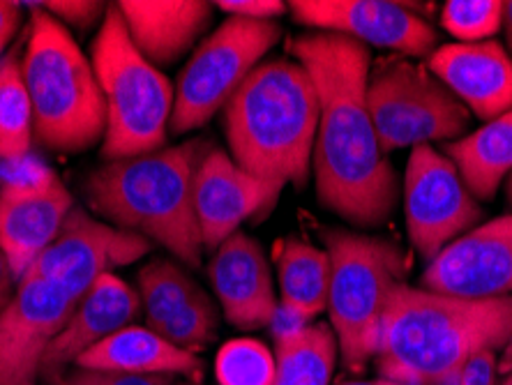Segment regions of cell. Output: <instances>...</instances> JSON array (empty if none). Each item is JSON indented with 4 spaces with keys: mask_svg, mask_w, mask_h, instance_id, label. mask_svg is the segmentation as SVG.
Wrapping results in <instances>:
<instances>
[{
    "mask_svg": "<svg viewBox=\"0 0 512 385\" xmlns=\"http://www.w3.org/2000/svg\"><path fill=\"white\" fill-rule=\"evenodd\" d=\"M289 51L319 95L312 166L321 206L360 229L386 224L397 208L399 180L367 107L370 49L344 35L307 33L291 40Z\"/></svg>",
    "mask_w": 512,
    "mask_h": 385,
    "instance_id": "1",
    "label": "cell"
},
{
    "mask_svg": "<svg viewBox=\"0 0 512 385\" xmlns=\"http://www.w3.org/2000/svg\"><path fill=\"white\" fill-rule=\"evenodd\" d=\"M512 337V296L453 298L397 286L381 323L376 369L402 385H455L480 351L506 349Z\"/></svg>",
    "mask_w": 512,
    "mask_h": 385,
    "instance_id": "2",
    "label": "cell"
},
{
    "mask_svg": "<svg viewBox=\"0 0 512 385\" xmlns=\"http://www.w3.org/2000/svg\"><path fill=\"white\" fill-rule=\"evenodd\" d=\"M319 95L298 60L273 58L243 81L224 107V130L240 169L268 183L310 180Z\"/></svg>",
    "mask_w": 512,
    "mask_h": 385,
    "instance_id": "3",
    "label": "cell"
},
{
    "mask_svg": "<svg viewBox=\"0 0 512 385\" xmlns=\"http://www.w3.org/2000/svg\"><path fill=\"white\" fill-rule=\"evenodd\" d=\"M210 150L206 141H187L102 164L86 183L88 203L118 229L155 240L185 266L199 268L206 247L194 206V183Z\"/></svg>",
    "mask_w": 512,
    "mask_h": 385,
    "instance_id": "4",
    "label": "cell"
},
{
    "mask_svg": "<svg viewBox=\"0 0 512 385\" xmlns=\"http://www.w3.org/2000/svg\"><path fill=\"white\" fill-rule=\"evenodd\" d=\"M33 7L21 72L33 107V137L56 153H84L104 141L107 102L93 60L67 26Z\"/></svg>",
    "mask_w": 512,
    "mask_h": 385,
    "instance_id": "5",
    "label": "cell"
},
{
    "mask_svg": "<svg viewBox=\"0 0 512 385\" xmlns=\"http://www.w3.org/2000/svg\"><path fill=\"white\" fill-rule=\"evenodd\" d=\"M93 67L107 102V132L102 141L107 162L162 150L176 88L134 47L116 5L104 12L93 42Z\"/></svg>",
    "mask_w": 512,
    "mask_h": 385,
    "instance_id": "6",
    "label": "cell"
},
{
    "mask_svg": "<svg viewBox=\"0 0 512 385\" xmlns=\"http://www.w3.org/2000/svg\"><path fill=\"white\" fill-rule=\"evenodd\" d=\"M330 259L328 314L349 372H363L376 358L388 300L406 284V254L395 240L323 229Z\"/></svg>",
    "mask_w": 512,
    "mask_h": 385,
    "instance_id": "7",
    "label": "cell"
},
{
    "mask_svg": "<svg viewBox=\"0 0 512 385\" xmlns=\"http://www.w3.org/2000/svg\"><path fill=\"white\" fill-rule=\"evenodd\" d=\"M367 107L383 155L399 148L457 139L471 113L441 79L404 56L381 58L367 79Z\"/></svg>",
    "mask_w": 512,
    "mask_h": 385,
    "instance_id": "8",
    "label": "cell"
},
{
    "mask_svg": "<svg viewBox=\"0 0 512 385\" xmlns=\"http://www.w3.org/2000/svg\"><path fill=\"white\" fill-rule=\"evenodd\" d=\"M277 21L231 17L203 40L176 83L171 132L199 130L227 107L231 95L261 65L263 56L280 42Z\"/></svg>",
    "mask_w": 512,
    "mask_h": 385,
    "instance_id": "9",
    "label": "cell"
},
{
    "mask_svg": "<svg viewBox=\"0 0 512 385\" xmlns=\"http://www.w3.org/2000/svg\"><path fill=\"white\" fill-rule=\"evenodd\" d=\"M406 231L423 259L469 233L480 222L476 196L469 192L457 166L434 146L423 143L409 155L404 173Z\"/></svg>",
    "mask_w": 512,
    "mask_h": 385,
    "instance_id": "10",
    "label": "cell"
},
{
    "mask_svg": "<svg viewBox=\"0 0 512 385\" xmlns=\"http://www.w3.org/2000/svg\"><path fill=\"white\" fill-rule=\"evenodd\" d=\"M150 252V240L134 231L95 220L84 208H72L65 224L26 277L47 279L58 284L79 303L93 284L116 268L130 266Z\"/></svg>",
    "mask_w": 512,
    "mask_h": 385,
    "instance_id": "11",
    "label": "cell"
},
{
    "mask_svg": "<svg viewBox=\"0 0 512 385\" xmlns=\"http://www.w3.org/2000/svg\"><path fill=\"white\" fill-rule=\"evenodd\" d=\"M77 300L47 279L24 277L0 312V385H40L44 353Z\"/></svg>",
    "mask_w": 512,
    "mask_h": 385,
    "instance_id": "12",
    "label": "cell"
},
{
    "mask_svg": "<svg viewBox=\"0 0 512 385\" xmlns=\"http://www.w3.org/2000/svg\"><path fill=\"white\" fill-rule=\"evenodd\" d=\"M298 24L316 33L351 37L365 47L395 56H432L436 30L402 3L388 0H296L289 3Z\"/></svg>",
    "mask_w": 512,
    "mask_h": 385,
    "instance_id": "13",
    "label": "cell"
},
{
    "mask_svg": "<svg viewBox=\"0 0 512 385\" xmlns=\"http://www.w3.org/2000/svg\"><path fill=\"white\" fill-rule=\"evenodd\" d=\"M425 291L453 298L512 296V215L478 224L429 261Z\"/></svg>",
    "mask_w": 512,
    "mask_h": 385,
    "instance_id": "14",
    "label": "cell"
},
{
    "mask_svg": "<svg viewBox=\"0 0 512 385\" xmlns=\"http://www.w3.org/2000/svg\"><path fill=\"white\" fill-rule=\"evenodd\" d=\"M72 208L70 192L49 169L0 187V247L17 284L37 256L54 243Z\"/></svg>",
    "mask_w": 512,
    "mask_h": 385,
    "instance_id": "15",
    "label": "cell"
},
{
    "mask_svg": "<svg viewBox=\"0 0 512 385\" xmlns=\"http://www.w3.org/2000/svg\"><path fill=\"white\" fill-rule=\"evenodd\" d=\"M282 190V185L240 169L224 150H210L194 183V206L203 247L215 252L245 220L273 208Z\"/></svg>",
    "mask_w": 512,
    "mask_h": 385,
    "instance_id": "16",
    "label": "cell"
},
{
    "mask_svg": "<svg viewBox=\"0 0 512 385\" xmlns=\"http://www.w3.org/2000/svg\"><path fill=\"white\" fill-rule=\"evenodd\" d=\"M141 309L139 293L116 275L97 279L84 298L79 300L65 328L44 353L40 381L60 385L63 376L86 356L90 349L118 330L132 326Z\"/></svg>",
    "mask_w": 512,
    "mask_h": 385,
    "instance_id": "17",
    "label": "cell"
},
{
    "mask_svg": "<svg viewBox=\"0 0 512 385\" xmlns=\"http://www.w3.org/2000/svg\"><path fill=\"white\" fill-rule=\"evenodd\" d=\"M215 296L233 328L259 330L273 326L280 312L273 275L261 245L236 231L213 252L208 266Z\"/></svg>",
    "mask_w": 512,
    "mask_h": 385,
    "instance_id": "18",
    "label": "cell"
},
{
    "mask_svg": "<svg viewBox=\"0 0 512 385\" xmlns=\"http://www.w3.org/2000/svg\"><path fill=\"white\" fill-rule=\"evenodd\" d=\"M427 70L450 88L471 116L494 120L512 111V56L499 42L443 44Z\"/></svg>",
    "mask_w": 512,
    "mask_h": 385,
    "instance_id": "19",
    "label": "cell"
},
{
    "mask_svg": "<svg viewBox=\"0 0 512 385\" xmlns=\"http://www.w3.org/2000/svg\"><path fill=\"white\" fill-rule=\"evenodd\" d=\"M116 7L141 56L164 67L192 49L213 19L215 5L201 0H120Z\"/></svg>",
    "mask_w": 512,
    "mask_h": 385,
    "instance_id": "20",
    "label": "cell"
},
{
    "mask_svg": "<svg viewBox=\"0 0 512 385\" xmlns=\"http://www.w3.org/2000/svg\"><path fill=\"white\" fill-rule=\"evenodd\" d=\"M275 254L280 275V312L275 323H284L286 328L277 332L284 335L312 326L323 309H328L330 259L326 249L293 236L284 238Z\"/></svg>",
    "mask_w": 512,
    "mask_h": 385,
    "instance_id": "21",
    "label": "cell"
},
{
    "mask_svg": "<svg viewBox=\"0 0 512 385\" xmlns=\"http://www.w3.org/2000/svg\"><path fill=\"white\" fill-rule=\"evenodd\" d=\"M74 367L97 372H120L139 376H190L203 372L201 360L190 351L178 349L155 330L127 326L90 349Z\"/></svg>",
    "mask_w": 512,
    "mask_h": 385,
    "instance_id": "22",
    "label": "cell"
},
{
    "mask_svg": "<svg viewBox=\"0 0 512 385\" xmlns=\"http://www.w3.org/2000/svg\"><path fill=\"white\" fill-rule=\"evenodd\" d=\"M443 155L457 166L469 192L489 201L512 173V111L489 120L469 137L450 141Z\"/></svg>",
    "mask_w": 512,
    "mask_h": 385,
    "instance_id": "23",
    "label": "cell"
},
{
    "mask_svg": "<svg viewBox=\"0 0 512 385\" xmlns=\"http://www.w3.org/2000/svg\"><path fill=\"white\" fill-rule=\"evenodd\" d=\"M337 353L340 346L328 323L277 335L273 385H330Z\"/></svg>",
    "mask_w": 512,
    "mask_h": 385,
    "instance_id": "24",
    "label": "cell"
},
{
    "mask_svg": "<svg viewBox=\"0 0 512 385\" xmlns=\"http://www.w3.org/2000/svg\"><path fill=\"white\" fill-rule=\"evenodd\" d=\"M33 143V107L17 49L0 60V162L21 164Z\"/></svg>",
    "mask_w": 512,
    "mask_h": 385,
    "instance_id": "25",
    "label": "cell"
},
{
    "mask_svg": "<svg viewBox=\"0 0 512 385\" xmlns=\"http://www.w3.org/2000/svg\"><path fill=\"white\" fill-rule=\"evenodd\" d=\"M199 291H203L201 286L178 263L167 259L150 261L139 273V300L146 314V328H155L169 319Z\"/></svg>",
    "mask_w": 512,
    "mask_h": 385,
    "instance_id": "26",
    "label": "cell"
},
{
    "mask_svg": "<svg viewBox=\"0 0 512 385\" xmlns=\"http://www.w3.org/2000/svg\"><path fill=\"white\" fill-rule=\"evenodd\" d=\"M215 376L220 385H273L275 353L256 339H231L217 353Z\"/></svg>",
    "mask_w": 512,
    "mask_h": 385,
    "instance_id": "27",
    "label": "cell"
},
{
    "mask_svg": "<svg viewBox=\"0 0 512 385\" xmlns=\"http://www.w3.org/2000/svg\"><path fill=\"white\" fill-rule=\"evenodd\" d=\"M150 330L183 351L194 353L206 349L217 332V307L206 291H199L190 303H185L176 314Z\"/></svg>",
    "mask_w": 512,
    "mask_h": 385,
    "instance_id": "28",
    "label": "cell"
},
{
    "mask_svg": "<svg viewBox=\"0 0 512 385\" xmlns=\"http://www.w3.org/2000/svg\"><path fill=\"white\" fill-rule=\"evenodd\" d=\"M441 26L459 44L487 42L503 28L501 0H448L441 10Z\"/></svg>",
    "mask_w": 512,
    "mask_h": 385,
    "instance_id": "29",
    "label": "cell"
},
{
    "mask_svg": "<svg viewBox=\"0 0 512 385\" xmlns=\"http://www.w3.org/2000/svg\"><path fill=\"white\" fill-rule=\"evenodd\" d=\"M60 385H173V376H139L72 367Z\"/></svg>",
    "mask_w": 512,
    "mask_h": 385,
    "instance_id": "30",
    "label": "cell"
},
{
    "mask_svg": "<svg viewBox=\"0 0 512 385\" xmlns=\"http://www.w3.org/2000/svg\"><path fill=\"white\" fill-rule=\"evenodd\" d=\"M44 7L51 17H56L63 26H77L88 28L93 26L100 14L107 12L109 5L104 3H90V0H54V3H37Z\"/></svg>",
    "mask_w": 512,
    "mask_h": 385,
    "instance_id": "31",
    "label": "cell"
},
{
    "mask_svg": "<svg viewBox=\"0 0 512 385\" xmlns=\"http://www.w3.org/2000/svg\"><path fill=\"white\" fill-rule=\"evenodd\" d=\"M215 7L222 12H229L231 17L256 19V21H275V17L286 12V7L280 0H217Z\"/></svg>",
    "mask_w": 512,
    "mask_h": 385,
    "instance_id": "32",
    "label": "cell"
},
{
    "mask_svg": "<svg viewBox=\"0 0 512 385\" xmlns=\"http://www.w3.org/2000/svg\"><path fill=\"white\" fill-rule=\"evenodd\" d=\"M499 358L496 351H480L459 369L455 385H496L499 376Z\"/></svg>",
    "mask_w": 512,
    "mask_h": 385,
    "instance_id": "33",
    "label": "cell"
},
{
    "mask_svg": "<svg viewBox=\"0 0 512 385\" xmlns=\"http://www.w3.org/2000/svg\"><path fill=\"white\" fill-rule=\"evenodd\" d=\"M21 7H24L21 3L0 0V56H3L7 44L12 42V37L17 35V30L21 26V19H24V10H21Z\"/></svg>",
    "mask_w": 512,
    "mask_h": 385,
    "instance_id": "34",
    "label": "cell"
},
{
    "mask_svg": "<svg viewBox=\"0 0 512 385\" xmlns=\"http://www.w3.org/2000/svg\"><path fill=\"white\" fill-rule=\"evenodd\" d=\"M17 286L19 284L12 275V268H10V263H7V256L3 252V247H0V312L10 305L14 293H17Z\"/></svg>",
    "mask_w": 512,
    "mask_h": 385,
    "instance_id": "35",
    "label": "cell"
},
{
    "mask_svg": "<svg viewBox=\"0 0 512 385\" xmlns=\"http://www.w3.org/2000/svg\"><path fill=\"white\" fill-rule=\"evenodd\" d=\"M503 30H506V40H508V49L512 54V0L503 3Z\"/></svg>",
    "mask_w": 512,
    "mask_h": 385,
    "instance_id": "36",
    "label": "cell"
},
{
    "mask_svg": "<svg viewBox=\"0 0 512 385\" xmlns=\"http://www.w3.org/2000/svg\"><path fill=\"white\" fill-rule=\"evenodd\" d=\"M340 385H402L388 379H372V381H342Z\"/></svg>",
    "mask_w": 512,
    "mask_h": 385,
    "instance_id": "37",
    "label": "cell"
},
{
    "mask_svg": "<svg viewBox=\"0 0 512 385\" xmlns=\"http://www.w3.org/2000/svg\"><path fill=\"white\" fill-rule=\"evenodd\" d=\"M503 365V369H512V337H510V342L506 344V349H503V362H499V367Z\"/></svg>",
    "mask_w": 512,
    "mask_h": 385,
    "instance_id": "38",
    "label": "cell"
},
{
    "mask_svg": "<svg viewBox=\"0 0 512 385\" xmlns=\"http://www.w3.org/2000/svg\"><path fill=\"white\" fill-rule=\"evenodd\" d=\"M506 192H508V203L512 206V173L508 176V183H506Z\"/></svg>",
    "mask_w": 512,
    "mask_h": 385,
    "instance_id": "39",
    "label": "cell"
},
{
    "mask_svg": "<svg viewBox=\"0 0 512 385\" xmlns=\"http://www.w3.org/2000/svg\"><path fill=\"white\" fill-rule=\"evenodd\" d=\"M501 385H512V369L508 372L506 379H503V383H501Z\"/></svg>",
    "mask_w": 512,
    "mask_h": 385,
    "instance_id": "40",
    "label": "cell"
}]
</instances>
